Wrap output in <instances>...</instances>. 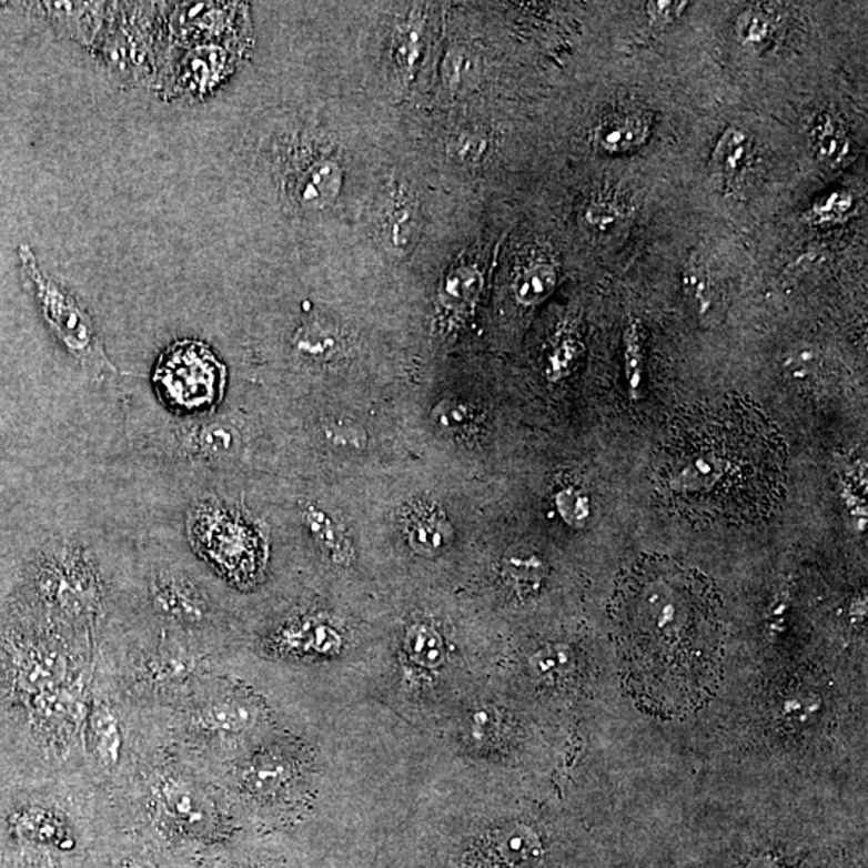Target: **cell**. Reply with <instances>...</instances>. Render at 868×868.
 Segmentation results:
<instances>
[{"instance_id": "obj_2", "label": "cell", "mask_w": 868, "mask_h": 868, "mask_svg": "<svg viewBox=\"0 0 868 868\" xmlns=\"http://www.w3.org/2000/svg\"><path fill=\"white\" fill-rule=\"evenodd\" d=\"M23 264L24 277L34 286L36 297L41 304L47 324L55 332L71 356L95 372H117L103 350L102 340L84 306L73 293L57 285L39 269L30 246L18 250Z\"/></svg>"}, {"instance_id": "obj_33", "label": "cell", "mask_w": 868, "mask_h": 868, "mask_svg": "<svg viewBox=\"0 0 868 868\" xmlns=\"http://www.w3.org/2000/svg\"><path fill=\"white\" fill-rule=\"evenodd\" d=\"M322 433L326 443L335 450L359 451L364 450L367 444V434L364 430L347 420H333L326 423Z\"/></svg>"}, {"instance_id": "obj_5", "label": "cell", "mask_w": 868, "mask_h": 868, "mask_svg": "<svg viewBox=\"0 0 868 868\" xmlns=\"http://www.w3.org/2000/svg\"><path fill=\"white\" fill-rule=\"evenodd\" d=\"M652 124L642 110L619 109L604 114L592 131L595 149L608 155L636 152L650 138Z\"/></svg>"}, {"instance_id": "obj_13", "label": "cell", "mask_w": 868, "mask_h": 868, "mask_svg": "<svg viewBox=\"0 0 868 868\" xmlns=\"http://www.w3.org/2000/svg\"><path fill=\"white\" fill-rule=\"evenodd\" d=\"M189 450L199 457L210 461H225L235 457L242 446L239 432L228 423H210L196 426L189 433Z\"/></svg>"}, {"instance_id": "obj_38", "label": "cell", "mask_w": 868, "mask_h": 868, "mask_svg": "<svg viewBox=\"0 0 868 868\" xmlns=\"http://www.w3.org/2000/svg\"><path fill=\"white\" fill-rule=\"evenodd\" d=\"M128 868H143V867H140V866H131V867H128Z\"/></svg>"}, {"instance_id": "obj_10", "label": "cell", "mask_w": 868, "mask_h": 868, "mask_svg": "<svg viewBox=\"0 0 868 868\" xmlns=\"http://www.w3.org/2000/svg\"><path fill=\"white\" fill-rule=\"evenodd\" d=\"M814 155L827 168H841L851 158L852 142L848 131L834 113L824 111L810 129Z\"/></svg>"}, {"instance_id": "obj_34", "label": "cell", "mask_w": 868, "mask_h": 868, "mask_svg": "<svg viewBox=\"0 0 868 868\" xmlns=\"http://www.w3.org/2000/svg\"><path fill=\"white\" fill-rule=\"evenodd\" d=\"M579 357V342L572 339V336H563L557 346L548 354V379H551L552 382H558V380L565 379L566 375L572 373L574 365L577 364Z\"/></svg>"}, {"instance_id": "obj_29", "label": "cell", "mask_w": 868, "mask_h": 868, "mask_svg": "<svg viewBox=\"0 0 868 868\" xmlns=\"http://www.w3.org/2000/svg\"><path fill=\"white\" fill-rule=\"evenodd\" d=\"M555 507L566 525L586 526L591 518V498L581 487H563L555 496Z\"/></svg>"}, {"instance_id": "obj_7", "label": "cell", "mask_w": 868, "mask_h": 868, "mask_svg": "<svg viewBox=\"0 0 868 868\" xmlns=\"http://www.w3.org/2000/svg\"><path fill=\"white\" fill-rule=\"evenodd\" d=\"M343 185V172L332 158H314L297 171L293 196L301 206L322 210L335 202Z\"/></svg>"}, {"instance_id": "obj_23", "label": "cell", "mask_w": 868, "mask_h": 868, "mask_svg": "<svg viewBox=\"0 0 868 868\" xmlns=\"http://www.w3.org/2000/svg\"><path fill=\"white\" fill-rule=\"evenodd\" d=\"M680 282H683L684 296L687 297L688 303L697 312L698 317L708 315L713 310L714 300H716V290H714L711 274H709L708 269L699 263L697 258H692L684 265L683 280Z\"/></svg>"}, {"instance_id": "obj_8", "label": "cell", "mask_w": 868, "mask_h": 868, "mask_svg": "<svg viewBox=\"0 0 868 868\" xmlns=\"http://www.w3.org/2000/svg\"><path fill=\"white\" fill-rule=\"evenodd\" d=\"M408 545L422 557H437L454 539V527L437 505L420 504L405 518Z\"/></svg>"}, {"instance_id": "obj_17", "label": "cell", "mask_w": 868, "mask_h": 868, "mask_svg": "<svg viewBox=\"0 0 868 868\" xmlns=\"http://www.w3.org/2000/svg\"><path fill=\"white\" fill-rule=\"evenodd\" d=\"M502 572L513 589L527 594L543 586L547 566L531 548L515 547L505 555Z\"/></svg>"}, {"instance_id": "obj_30", "label": "cell", "mask_w": 868, "mask_h": 868, "mask_svg": "<svg viewBox=\"0 0 868 868\" xmlns=\"http://www.w3.org/2000/svg\"><path fill=\"white\" fill-rule=\"evenodd\" d=\"M423 34H425V28H423V21H420V18L407 21L401 27L400 34L394 42V52H396L397 63L404 70H411L417 64L420 55H422Z\"/></svg>"}, {"instance_id": "obj_19", "label": "cell", "mask_w": 868, "mask_h": 868, "mask_svg": "<svg viewBox=\"0 0 868 868\" xmlns=\"http://www.w3.org/2000/svg\"><path fill=\"white\" fill-rule=\"evenodd\" d=\"M781 369L788 382L799 388H813L822 375L824 356L814 344L798 343L781 357Z\"/></svg>"}, {"instance_id": "obj_20", "label": "cell", "mask_w": 868, "mask_h": 868, "mask_svg": "<svg viewBox=\"0 0 868 868\" xmlns=\"http://www.w3.org/2000/svg\"><path fill=\"white\" fill-rule=\"evenodd\" d=\"M196 720L210 730L239 731L253 724L254 709L242 699L224 698L208 705Z\"/></svg>"}, {"instance_id": "obj_21", "label": "cell", "mask_w": 868, "mask_h": 868, "mask_svg": "<svg viewBox=\"0 0 868 868\" xmlns=\"http://www.w3.org/2000/svg\"><path fill=\"white\" fill-rule=\"evenodd\" d=\"M624 373H626L627 391L633 401L644 396L645 380V346L640 322L630 319L623 333Z\"/></svg>"}, {"instance_id": "obj_18", "label": "cell", "mask_w": 868, "mask_h": 868, "mask_svg": "<svg viewBox=\"0 0 868 868\" xmlns=\"http://www.w3.org/2000/svg\"><path fill=\"white\" fill-rule=\"evenodd\" d=\"M557 283V268L547 261H537L518 272L513 283V293L523 306H537L554 293Z\"/></svg>"}, {"instance_id": "obj_6", "label": "cell", "mask_w": 868, "mask_h": 868, "mask_svg": "<svg viewBox=\"0 0 868 868\" xmlns=\"http://www.w3.org/2000/svg\"><path fill=\"white\" fill-rule=\"evenodd\" d=\"M152 598L160 615L178 623H202L206 612L202 591L178 573L157 576L152 584Z\"/></svg>"}, {"instance_id": "obj_3", "label": "cell", "mask_w": 868, "mask_h": 868, "mask_svg": "<svg viewBox=\"0 0 868 868\" xmlns=\"http://www.w3.org/2000/svg\"><path fill=\"white\" fill-rule=\"evenodd\" d=\"M224 365L200 342L171 344L157 364L153 382L171 407L199 412L221 400Z\"/></svg>"}, {"instance_id": "obj_28", "label": "cell", "mask_w": 868, "mask_h": 868, "mask_svg": "<svg viewBox=\"0 0 868 868\" xmlns=\"http://www.w3.org/2000/svg\"><path fill=\"white\" fill-rule=\"evenodd\" d=\"M735 30H737L738 39L745 46L759 47L767 44L773 38L776 23H774V18L764 10L748 9L738 17Z\"/></svg>"}, {"instance_id": "obj_9", "label": "cell", "mask_w": 868, "mask_h": 868, "mask_svg": "<svg viewBox=\"0 0 868 868\" xmlns=\"http://www.w3.org/2000/svg\"><path fill=\"white\" fill-rule=\"evenodd\" d=\"M420 233L418 204L408 190L391 192L385 214L386 242L394 253H408L417 243Z\"/></svg>"}, {"instance_id": "obj_15", "label": "cell", "mask_w": 868, "mask_h": 868, "mask_svg": "<svg viewBox=\"0 0 868 868\" xmlns=\"http://www.w3.org/2000/svg\"><path fill=\"white\" fill-rule=\"evenodd\" d=\"M89 735L97 759L102 766L113 767L120 760L123 734L120 720L109 706L99 705L93 709Z\"/></svg>"}, {"instance_id": "obj_11", "label": "cell", "mask_w": 868, "mask_h": 868, "mask_svg": "<svg viewBox=\"0 0 868 868\" xmlns=\"http://www.w3.org/2000/svg\"><path fill=\"white\" fill-rule=\"evenodd\" d=\"M753 157V140L748 132L730 125L723 132L711 155V170L726 184H735L745 174Z\"/></svg>"}, {"instance_id": "obj_1", "label": "cell", "mask_w": 868, "mask_h": 868, "mask_svg": "<svg viewBox=\"0 0 868 868\" xmlns=\"http://www.w3.org/2000/svg\"><path fill=\"white\" fill-rule=\"evenodd\" d=\"M615 627L620 679L645 713L684 719L711 702L724 630L716 595L697 573L642 563L616 594Z\"/></svg>"}, {"instance_id": "obj_24", "label": "cell", "mask_w": 868, "mask_h": 868, "mask_svg": "<svg viewBox=\"0 0 868 868\" xmlns=\"http://www.w3.org/2000/svg\"><path fill=\"white\" fill-rule=\"evenodd\" d=\"M481 290V275L475 268L462 265L454 269L441 286V300L450 310H462L476 300Z\"/></svg>"}, {"instance_id": "obj_12", "label": "cell", "mask_w": 868, "mask_h": 868, "mask_svg": "<svg viewBox=\"0 0 868 868\" xmlns=\"http://www.w3.org/2000/svg\"><path fill=\"white\" fill-rule=\"evenodd\" d=\"M304 527L322 552H325L333 562L339 565H347L353 559V547L350 539L324 508L317 505H307L303 512Z\"/></svg>"}, {"instance_id": "obj_14", "label": "cell", "mask_w": 868, "mask_h": 868, "mask_svg": "<svg viewBox=\"0 0 868 868\" xmlns=\"http://www.w3.org/2000/svg\"><path fill=\"white\" fill-rule=\"evenodd\" d=\"M160 807L168 819L186 828L202 827L206 819L203 799L182 781H170L161 787Z\"/></svg>"}, {"instance_id": "obj_31", "label": "cell", "mask_w": 868, "mask_h": 868, "mask_svg": "<svg viewBox=\"0 0 868 868\" xmlns=\"http://www.w3.org/2000/svg\"><path fill=\"white\" fill-rule=\"evenodd\" d=\"M866 483L864 466L857 470L856 476L849 473L848 478L842 480V504H845L846 512H848L849 522L859 526V529H864L867 522L866 493H862V489L866 491Z\"/></svg>"}, {"instance_id": "obj_26", "label": "cell", "mask_w": 868, "mask_h": 868, "mask_svg": "<svg viewBox=\"0 0 868 868\" xmlns=\"http://www.w3.org/2000/svg\"><path fill=\"white\" fill-rule=\"evenodd\" d=\"M854 210V199L851 193L846 190L828 193L822 199L817 200L807 211L806 218L810 224H839L848 221L849 214Z\"/></svg>"}, {"instance_id": "obj_36", "label": "cell", "mask_w": 868, "mask_h": 868, "mask_svg": "<svg viewBox=\"0 0 868 868\" xmlns=\"http://www.w3.org/2000/svg\"><path fill=\"white\" fill-rule=\"evenodd\" d=\"M286 770L282 764L263 763L254 767L250 781L256 790L269 791L277 788L285 780Z\"/></svg>"}, {"instance_id": "obj_4", "label": "cell", "mask_w": 868, "mask_h": 868, "mask_svg": "<svg viewBox=\"0 0 868 868\" xmlns=\"http://www.w3.org/2000/svg\"><path fill=\"white\" fill-rule=\"evenodd\" d=\"M42 600L68 615H85L95 606L97 584L79 552L68 548L44 559L36 576Z\"/></svg>"}, {"instance_id": "obj_27", "label": "cell", "mask_w": 868, "mask_h": 868, "mask_svg": "<svg viewBox=\"0 0 868 868\" xmlns=\"http://www.w3.org/2000/svg\"><path fill=\"white\" fill-rule=\"evenodd\" d=\"M489 150V139L486 132L481 129H462L457 134L452 135L447 143V152L452 160L462 164H475L483 160Z\"/></svg>"}, {"instance_id": "obj_37", "label": "cell", "mask_w": 868, "mask_h": 868, "mask_svg": "<svg viewBox=\"0 0 868 868\" xmlns=\"http://www.w3.org/2000/svg\"><path fill=\"white\" fill-rule=\"evenodd\" d=\"M473 71H475V68H473L468 57L464 55V53H457V55L450 57L446 74L447 81H450L452 88L458 89L462 84H465L466 81H470L473 77Z\"/></svg>"}, {"instance_id": "obj_35", "label": "cell", "mask_w": 868, "mask_h": 868, "mask_svg": "<svg viewBox=\"0 0 868 868\" xmlns=\"http://www.w3.org/2000/svg\"><path fill=\"white\" fill-rule=\"evenodd\" d=\"M687 7L688 2H680V0H652L645 3V13L652 27L667 28L684 16Z\"/></svg>"}, {"instance_id": "obj_25", "label": "cell", "mask_w": 868, "mask_h": 868, "mask_svg": "<svg viewBox=\"0 0 868 868\" xmlns=\"http://www.w3.org/2000/svg\"><path fill=\"white\" fill-rule=\"evenodd\" d=\"M432 420L440 432L461 436L475 426V412L464 401L444 400L433 408Z\"/></svg>"}, {"instance_id": "obj_32", "label": "cell", "mask_w": 868, "mask_h": 868, "mask_svg": "<svg viewBox=\"0 0 868 868\" xmlns=\"http://www.w3.org/2000/svg\"><path fill=\"white\" fill-rule=\"evenodd\" d=\"M623 219L624 210L615 200H592V202L587 204L586 211H584V221H586V224L589 225L592 231L602 233V235L618 229Z\"/></svg>"}, {"instance_id": "obj_16", "label": "cell", "mask_w": 868, "mask_h": 868, "mask_svg": "<svg viewBox=\"0 0 868 868\" xmlns=\"http://www.w3.org/2000/svg\"><path fill=\"white\" fill-rule=\"evenodd\" d=\"M293 346L306 361L330 362L342 353L343 340L332 325L314 321L297 330Z\"/></svg>"}, {"instance_id": "obj_22", "label": "cell", "mask_w": 868, "mask_h": 868, "mask_svg": "<svg viewBox=\"0 0 868 868\" xmlns=\"http://www.w3.org/2000/svg\"><path fill=\"white\" fill-rule=\"evenodd\" d=\"M404 647L408 658L426 669H434L444 662L443 637L426 624H414L408 627Z\"/></svg>"}]
</instances>
